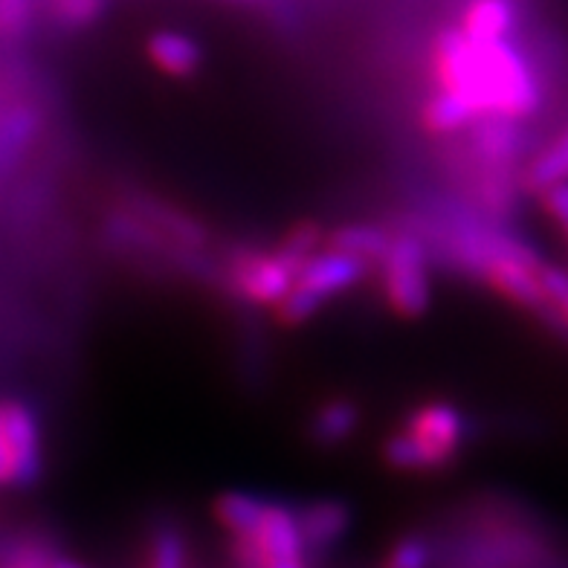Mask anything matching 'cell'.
I'll return each instance as SVG.
<instances>
[{
    "label": "cell",
    "mask_w": 568,
    "mask_h": 568,
    "mask_svg": "<svg viewBox=\"0 0 568 568\" xmlns=\"http://www.w3.org/2000/svg\"><path fill=\"white\" fill-rule=\"evenodd\" d=\"M53 568H84V566H79V562H73V560H64V557H55Z\"/></svg>",
    "instance_id": "484cf974"
},
{
    "label": "cell",
    "mask_w": 568,
    "mask_h": 568,
    "mask_svg": "<svg viewBox=\"0 0 568 568\" xmlns=\"http://www.w3.org/2000/svg\"><path fill=\"white\" fill-rule=\"evenodd\" d=\"M429 566V546L420 534H409L400 537L395 546L389 548L386 560L381 568H426Z\"/></svg>",
    "instance_id": "44dd1931"
},
{
    "label": "cell",
    "mask_w": 568,
    "mask_h": 568,
    "mask_svg": "<svg viewBox=\"0 0 568 568\" xmlns=\"http://www.w3.org/2000/svg\"><path fill=\"white\" fill-rule=\"evenodd\" d=\"M108 0H47V12L64 30H84L105 16Z\"/></svg>",
    "instance_id": "e0dca14e"
},
{
    "label": "cell",
    "mask_w": 568,
    "mask_h": 568,
    "mask_svg": "<svg viewBox=\"0 0 568 568\" xmlns=\"http://www.w3.org/2000/svg\"><path fill=\"white\" fill-rule=\"evenodd\" d=\"M267 568H305V562H273Z\"/></svg>",
    "instance_id": "4316f807"
},
{
    "label": "cell",
    "mask_w": 568,
    "mask_h": 568,
    "mask_svg": "<svg viewBox=\"0 0 568 568\" xmlns=\"http://www.w3.org/2000/svg\"><path fill=\"white\" fill-rule=\"evenodd\" d=\"M322 307L325 305H322L316 296H311V293L293 284L291 293H287L276 307H273V316H276V322L278 325H284V328H302L305 322H311L316 314H320Z\"/></svg>",
    "instance_id": "ffe728a7"
},
{
    "label": "cell",
    "mask_w": 568,
    "mask_h": 568,
    "mask_svg": "<svg viewBox=\"0 0 568 568\" xmlns=\"http://www.w3.org/2000/svg\"><path fill=\"white\" fill-rule=\"evenodd\" d=\"M516 27L514 0H470L462 12L458 30L473 44H499L508 41Z\"/></svg>",
    "instance_id": "9c48e42d"
},
{
    "label": "cell",
    "mask_w": 568,
    "mask_h": 568,
    "mask_svg": "<svg viewBox=\"0 0 568 568\" xmlns=\"http://www.w3.org/2000/svg\"><path fill=\"white\" fill-rule=\"evenodd\" d=\"M420 122L429 134L435 136H449L458 134V131H467L473 122H479V116L473 113V108L467 102H462L453 93H442L435 90L433 97L426 99L424 111H420Z\"/></svg>",
    "instance_id": "9a60e30c"
},
{
    "label": "cell",
    "mask_w": 568,
    "mask_h": 568,
    "mask_svg": "<svg viewBox=\"0 0 568 568\" xmlns=\"http://www.w3.org/2000/svg\"><path fill=\"white\" fill-rule=\"evenodd\" d=\"M429 68L435 90L467 102L479 120L516 122L539 108L537 75L510 41L473 44L449 27L433 41Z\"/></svg>",
    "instance_id": "6da1fadb"
},
{
    "label": "cell",
    "mask_w": 568,
    "mask_h": 568,
    "mask_svg": "<svg viewBox=\"0 0 568 568\" xmlns=\"http://www.w3.org/2000/svg\"><path fill=\"white\" fill-rule=\"evenodd\" d=\"M270 501L247 490H224L212 501V516L230 537H253L264 519Z\"/></svg>",
    "instance_id": "8fae6325"
},
{
    "label": "cell",
    "mask_w": 568,
    "mask_h": 568,
    "mask_svg": "<svg viewBox=\"0 0 568 568\" xmlns=\"http://www.w3.org/2000/svg\"><path fill=\"white\" fill-rule=\"evenodd\" d=\"M3 409V433L9 449V485L30 487L44 473V453H41V429L27 404L7 400Z\"/></svg>",
    "instance_id": "5b68a950"
},
{
    "label": "cell",
    "mask_w": 568,
    "mask_h": 568,
    "mask_svg": "<svg viewBox=\"0 0 568 568\" xmlns=\"http://www.w3.org/2000/svg\"><path fill=\"white\" fill-rule=\"evenodd\" d=\"M392 235L389 230L374 224H343L337 230H331L325 235V247L337 250V253L354 255L359 262H366L372 267L374 262L381 264L383 255L389 253L392 247Z\"/></svg>",
    "instance_id": "7c38bea8"
},
{
    "label": "cell",
    "mask_w": 568,
    "mask_h": 568,
    "mask_svg": "<svg viewBox=\"0 0 568 568\" xmlns=\"http://www.w3.org/2000/svg\"><path fill=\"white\" fill-rule=\"evenodd\" d=\"M38 0H0V38H18L30 30Z\"/></svg>",
    "instance_id": "7402d4cb"
},
{
    "label": "cell",
    "mask_w": 568,
    "mask_h": 568,
    "mask_svg": "<svg viewBox=\"0 0 568 568\" xmlns=\"http://www.w3.org/2000/svg\"><path fill=\"white\" fill-rule=\"evenodd\" d=\"M557 320H560L562 325H566V328H568V296L560 302V305H557Z\"/></svg>",
    "instance_id": "d4e9b609"
},
{
    "label": "cell",
    "mask_w": 568,
    "mask_h": 568,
    "mask_svg": "<svg viewBox=\"0 0 568 568\" xmlns=\"http://www.w3.org/2000/svg\"><path fill=\"white\" fill-rule=\"evenodd\" d=\"M145 568H186V542L172 525L154 531L149 542V566Z\"/></svg>",
    "instance_id": "d6986e66"
},
{
    "label": "cell",
    "mask_w": 568,
    "mask_h": 568,
    "mask_svg": "<svg viewBox=\"0 0 568 568\" xmlns=\"http://www.w3.org/2000/svg\"><path fill=\"white\" fill-rule=\"evenodd\" d=\"M357 424L359 409L352 397H331L311 415L307 433H311V442L320 447H337L357 433Z\"/></svg>",
    "instance_id": "4fadbf2b"
},
{
    "label": "cell",
    "mask_w": 568,
    "mask_h": 568,
    "mask_svg": "<svg viewBox=\"0 0 568 568\" xmlns=\"http://www.w3.org/2000/svg\"><path fill=\"white\" fill-rule=\"evenodd\" d=\"M325 235L328 230L316 221H300V224H293L291 230L284 232V239L278 241L276 250L282 258L293 264L296 270L305 267L322 247H325Z\"/></svg>",
    "instance_id": "2e32d148"
},
{
    "label": "cell",
    "mask_w": 568,
    "mask_h": 568,
    "mask_svg": "<svg viewBox=\"0 0 568 568\" xmlns=\"http://www.w3.org/2000/svg\"><path fill=\"white\" fill-rule=\"evenodd\" d=\"M368 273V264L354 258V255L337 253V250H320V253L300 270V276H296V287L307 291L311 296L325 305L339 293L352 291L357 287Z\"/></svg>",
    "instance_id": "8992f818"
},
{
    "label": "cell",
    "mask_w": 568,
    "mask_h": 568,
    "mask_svg": "<svg viewBox=\"0 0 568 568\" xmlns=\"http://www.w3.org/2000/svg\"><path fill=\"white\" fill-rule=\"evenodd\" d=\"M151 64L165 75L174 79H189L195 75L203 64V50L195 38L183 36L174 30H160L149 38L145 44Z\"/></svg>",
    "instance_id": "30bf717a"
},
{
    "label": "cell",
    "mask_w": 568,
    "mask_h": 568,
    "mask_svg": "<svg viewBox=\"0 0 568 568\" xmlns=\"http://www.w3.org/2000/svg\"><path fill=\"white\" fill-rule=\"evenodd\" d=\"M253 539L264 557V568L273 566V562H305V548H302L300 525H296V510L287 508V505L270 501Z\"/></svg>",
    "instance_id": "52a82bcc"
},
{
    "label": "cell",
    "mask_w": 568,
    "mask_h": 568,
    "mask_svg": "<svg viewBox=\"0 0 568 568\" xmlns=\"http://www.w3.org/2000/svg\"><path fill=\"white\" fill-rule=\"evenodd\" d=\"M383 300L400 320H420L433 305V282L426 247L418 235H395L381 262Z\"/></svg>",
    "instance_id": "3957f363"
},
{
    "label": "cell",
    "mask_w": 568,
    "mask_h": 568,
    "mask_svg": "<svg viewBox=\"0 0 568 568\" xmlns=\"http://www.w3.org/2000/svg\"><path fill=\"white\" fill-rule=\"evenodd\" d=\"M300 270L287 258L278 255V250H253L241 247L232 253L226 264V284L241 302L255 307H273L291 293L296 284Z\"/></svg>",
    "instance_id": "277c9868"
},
{
    "label": "cell",
    "mask_w": 568,
    "mask_h": 568,
    "mask_svg": "<svg viewBox=\"0 0 568 568\" xmlns=\"http://www.w3.org/2000/svg\"><path fill=\"white\" fill-rule=\"evenodd\" d=\"M568 183V131H562L551 145L539 151L531 163L525 165L519 174V186L528 195H542L548 189Z\"/></svg>",
    "instance_id": "5bb4252c"
},
{
    "label": "cell",
    "mask_w": 568,
    "mask_h": 568,
    "mask_svg": "<svg viewBox=\"0 0 568 568\" xmlns=\"http://www.w3.org/2000/svg\"><path fill=\"white\" fill-rule=\"evenodd\" d=\"M464 438L462 412L447 400H429L412 409L404 429L383 442L381 456L397 473H435L462 453Z\"/></svg>",
    "instance_id": "7a4b0ae2"
},
{
    "label": "cell",
    "mask_w": 568,
    "mask_h": 568,
    "mask_svg": "<svg viewBox=\"0 0 568 568\" xmlns=\"http://www.w3.org/2000/svg\"><path fill=\"white\" fill-rule=\"evenodd\" d=\"M53 548L41 539H16L0 546V568H53Z\"/></svg>",
    "instance_id": "ac0fdd59"
},
{
    "label": "cell",
    "mask_w": 568,
    "mask_h": 568,
    "mask_svg": "<svg viewBox=\"0 0 568 568\" xmlns=\"http://www.w3.org/2000/svg\"><path fill=\"white\" fill-rule=\"evenodd\" d=\"M296 525H300L302 548L307 551H328L352 528V508L339 499L311 501L296 510Z\"/></svg>",
    "instance_id": "ba28073f"
},
{
    "label": "cell",
    "mask_w": 568,
    "mask_h": 568,
    "mask_svg": "<svg viewBox=\"0 0 568 568\" xmlns=\"http://www.w3.org/2000/svg\"><path fill=\"white\" fill-rule=\"evenodd\" d=\"M0 485H9V449L3 433V409H0Z\"/></svg>",
    "instance_id": "cb8c5ba5"
},
{
    "label": "cell",
    "mask_w": 568,
    "mask_h": 568,
    "mask_svg": "<svg viewBox=\"0 0 568 568\" xmlns=\"http://www.w3.org/2000/svg\"><path fill=\"white\" fill-rule=\"evenodd\" d=\"M539 201H542V210H546L548 215H551L554 221L560 224L562 235L568 239V183L542 192V195H539Z\"/></svg>",
    "instance_id": "603a6c76"
}]
</instances>
